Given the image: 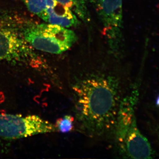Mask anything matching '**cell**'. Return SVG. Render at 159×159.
<instances>
[{"mask_svg":"<svg viewBox=\"0 0 159 159\" xmlns=\"http://www.w3.org/2000/svg\"><path fill=\"white\" fill-rule=\"evenodd\" d=\"M142 78L139 77L122 102L117 116L113 147L116 155L125 159H152L155 152L147 138L139 130L136 110Z\"/></svg>","mask_w":159,"mask_h":159,"instance_id":"6da1fadb","label":"cell"},{"mask_svg":"<svg viewBox=\"0 0 159 159\" xmlns=\"http://www.w3.org/2000/svg\"><path fill=\"white\" fill-rule=\"evenodd\" d=\"M22 34L33 49L52 54L65 52L77 40L74 31L49 23L29 26Z\"/></svg>","mask_w":159,"mask_h":159,"instance_id":"7a4b0ae2","label":"cell"},{"mask_svg":"<svg viewBox=\"0 0 159 159\" xmlns=\"http://www.w3.org/2000/svg\"><path fill=\"white\" fill-rule=\"evenodd\" d=\"M57 132L55 124L36 115L0 114V137L16 140L39 134Z\"/></svg>","mask_w":159,"mask_h":159,"instance_id":"3957f363","label":"cell"},{"mask_svg":"<svg viewBox=\"0 0 159 159\" xmlns=\"http://www.w3.org/2000/svg\"><path fill=\"white\" fill-rule=\"evenodd\" d=\"M33 49L22 34L0 20V61L36 66L38 60Z\"/></svg>","mask_w":159,"mask_h":159,"instance_id":"277c9868","label":"cell"},{"mask_svg":"<svg viewBox=\"0 0 159 159\" xmlns=\"http://www.w3.org/2000/svg\"><path fill=\"white\" fill-rule=\"evenodd\" d=\"M93 7L109 34H116L122 23V0H85Z\"/></svg>","mask_w":159,"mask_h":159,"instance_id":"5b68a950","label":"cell"},{"mask_svg":"<svg viewBox=\"0 0 159 159\" xmlns=\"http://www.w3.org/2000/svg\"><path fill=\"white\" fill-rule=\"evenodd\" d=\"M47 23L66 28L76 27L79 24L76 15L68 7L56 0H47Z\"/></svg>","mask_w":159,"mask_h":159,"instance_id":"8992f818","label":"cell"},{"mask_svg":"<svg viewBox=\"0 0 159 159\" xmlns=\"http://www.w3.org/2000/svg\"><path fill=\"white\" fill-rule=\"evenodd\" d=\"M22 2L29 11L47 23V0H19Z\"/></svg>","mask_w":159,"mask_h":159,"instance_id":"52a82bcc","label":"cell"},{"mask_svg":"<svg viewBox=\"0 0 159 159\" xmlns=\"http://www.w3.org/2000/svg\"><path fill=\"white\" fill-rule=\"evenodd\" d=\"M68 7L71 11L84 21L89 19V11L85 5V0H56Z\"/></svg>","mask_w":159,"mask_h":159,"instance_id":"ba28073f","label":"cell"},{"mask_svg":"<svg viewBox=\"0 0 159 159\" xmlns=\"http://www.w3.org/2000/svg\"><path fill=\"white\" fill-rule=\"evenodd\" d=\"M55 125L57 132L62 133L70 132L75 128V118L71 115H66L57 119Z\"/></svg>","mask_w":159,"mask_h":159,"instance_id":"9c48e42d","label":"cell"}]
</instances>
